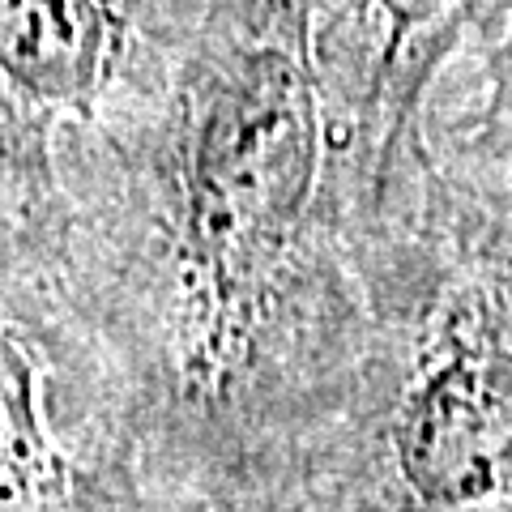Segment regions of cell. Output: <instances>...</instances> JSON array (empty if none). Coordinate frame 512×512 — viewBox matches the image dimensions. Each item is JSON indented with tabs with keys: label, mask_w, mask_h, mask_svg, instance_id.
Returning a JSON list of instances; mask_svg holds the SVG:
<instances>
[{
	"label": "cell",
	"mask_w": 512,
	"mask_h": 512,
	"mask_svg": "<svg viewBox=\"0 0 512 512\" xmlns=\"http://www.w3.org/2000/svg\"><path fill=\"white\" fill-rule=\"evenodd\" d=\"M359 218L316 0H192L154 103L64 222L150 436L205 491L291 461L325 419Z\"/></svg>",
	"instance_id": "cell-1"
},
{
	"label": "cell",
	"mask_w": 512,
	"mask_h": 512,
	"mask_svg": "<svg viewBox=\"0 0 512 512\" xmlns=\"http://www.w3.org/2000/svg\"><path fill=\"white\" fill-rule=\"evenodd\" d=\"M453 137L427 120L355 231V333L333 402L286 461L333 512H508V35Z\"/></svg>",
	"instance_id": "cell-2"
},
{
	"label": "cell",
	"mask_w": 512,
	"mask_h": 512,
	"mask_svg": "<svg viewBox=\"0 0 512 512\" xmlns=\"http://www.w3.org/2000/svg\"><path fill=\"white\" fill-rule=\"evenodd\" d=\"M137 380L64 214L0 188V512H150Z\"/></svg>",
	"instance_id": "cell-3"
},
{
	"label": "cell",
	"mask_w": 512,
	"mask_h": 512,
	"mask_svg": "<svg viewBox=\"0 0 512 512\" xmlns=\"http://www.w3.org/2000/svg\"><path fill=\"white\" fill-rule=\"evenodd\" d=\"M188 13L192 0H0V188L69 210L154 103Z\"/></svg>",
	"instance_id": "cell-4"
},
{
	"label": "cell",
	"mask_w": 512,
	"mask_h": 512,
	"mask_svg": "<svg viewBox=\"0 0 512 512\" xmlns=\"http://www.w3.org/2000/svg\"><path fill=\"white\" fill-rule=\"evenodd\" d=\"M508 0H316V43L333 128L363 214L414 146L444 64Z\"/></svg>",
	"instance_id": "cell-5"
},
{
	"label": "cell",
	"mask_w": 512,
	"mask_h": 512,
	"mask_svg": "<svg viewBox=\"0 0 512 512\" xmlns=\"http://www.w3.org/2000/svg\"><path fill=\"white\" fill-rule=\"evenodd\" d=\"M210 495L222 512H316L303 487L286 470L239 474L231 483L210 487Z\"/></svg>",
	"instance_id": "cell-6"
}]
</instances>
